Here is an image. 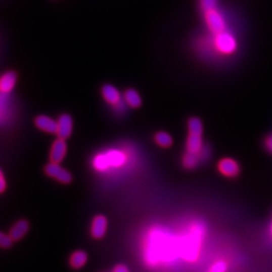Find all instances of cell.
Returning a JSON list of instances; mask_svg holds the SVG:
<instances>
[{
    "instance_id": "cell-1",
    "label": "cell",
    "mask_w": 272,
    "mask_h": 272,
    "mask_svg": "<svg viewBox=\"0 0 272 272\" xmlns=\"http://www.w3.org/2000/svg\"><path fill=\"white\" fill-rule=\"evenodd\" d=\"M214 46L218 52L229 55L234 53L237 49V42L231 33L224 30L215 34Z\"/></svg>"
},
{
    "instance_id": "cell-2",
    "label": "cell",
    "mask_w": 272,
    "mask_h": 272,
    "mask_svg": "<svg viewBox=\"0 0 272 272\" xmlns=\"http://www.w3.org/2000/svg\"><path fill=\"white\" fill-rule=\"evenodd\" d=\"M205 21L208 28L214 34H218L225 29V20L217 9L205 12Z\"/></svg>"
},
{
    "instance_id": "cell-3",
    "label": "cell",
    "mask_w": 272,
    "mask_h": 272,
    "mask_svg": "<svg viewBox=\"0 0 272 272\" xmlns=\"http://www.w3.org/2000/svg\"><path fill=\"white\" fill-rule=\"evenodd\" d=\"M44 172L47 175L57 179L59 182L64 183V184L72 182V174L67 170L60 166L59 164L50 163L45 166Z\"/></svg>"
},
{
    "instance_id": "cell-4",
    "label": "cell",
    "mask_w": 272,
    "mask_h": 272,
    "mask_svg": "<svg viewBox=\"0 0 272 272\" xmlns=\"http://www.w3.org/2000/svg\"><path fill=\"white\" fill-rule=\"evenodd\" d=\"M67 151V146L65 143V140L58 138V140L53 142L51 146V153H50V159L51 163L59 164L61 163Z\"/></svg>"
},
{
    "instance_id": "cell-5",
    "label": "cell",
    "mask_w": 272,
    "mask_h": 272,
    "mask_svg": "<svg viewBox=\"0 0 272 272\" xmlns=\"http://www.w3.org/2000/svg\"><path fill=\"white\" fill-rule=\"evenodd\" d=\"M72 132V119L69 114H62L58 120V138L66 140L68 139Z\"/></svg>"
},
{
    "instance_id": "cell-6",
    "label": "cell",
    "mask_w": 272,
    "mask_h": 272,
    "mask_svg": "<svg viewBox=\"0 0 272 272\" xmlns=\"http://www.w3.org/2000/svg\"><path fill=\"white\" fill-rule=\"evenodd\" d=\"M108 227V220L103 215H98L93 219L91 224V235L95 239H102L104 237Z\"/></svg>"
},
{
    "instance_id": "cell-7",
    "label": "cell",
    "mask_w": 272,
    "mask_h": 272,
    "mask_svg": "<svg viewBox=\"0 0 272 272\" xmlns=\"http://www.w3.org/2000/svg\"><path fill=\"white\" fill-rule=\"evenodd\" d=\"M34 124L41 131L50 134L58 133V121H54L46 115H40L35 118Z\"/></svg>"
},
{
    "instance_id": "cell-8",
    "label": "cell",
    "mask_w": 272,
    "mask_h": 272,
    "mask_svg": "<svg viewBox=\"0 0 272 272\" xmlns=\"http://www.w3.org/2000/svg\"><path fill=\"white\" fill-rule=\"evenodd\" d=\"M218 170L223 175L235 177L240 172V167L237 162L234 159H224L218 163Z\"/></svg>"
},
{
    "instance_id": "cell-9",
    "label": "cell",
    "mask_w": 272,
    "mask_h": 272,
    "mask_svg": "<svg viewBox=\"0 0 272 272\" xmlns=\"http://www.w3.org/2000/svg\"><path fill=\"white\" fill-rule=\"evenodd\" d=\"M28 229H29V224L27 220L25 219L19 220L13 225V227L11 228L9 235L14 241H20L21 239L24 237L25 235L28 231Z\"/></svg>"
},
{
    "instance_id": "cell-10",
    "label": "cell",
    "mask_w": 272,
    "mask_h": 272,
    "mask_svg": "<svg viewBox=\"0 0 272 272\" xmlns=\"http://www.w3.org/2000/svg\"><path fill=\"white\" fill-rule=\"evenodd\" d=\"M17 82V74L14 72H7L1 77L0 90L3 94L9 93L14 90Z\"/></svg>"
},
{
    "instance_id": "cell-11",
    "label": "cell",
    "mask_w": 272,
    "mask_h": 272,
    "mask_svg": "<svg viewBox=\"0 0 272 272\" xmlns=\"http://www.w3.org/2000/svg\"><path fill=\"white\" fill-rule=\"evenodd\" d=\"M102 94L104 99L110 104H116L119 102V91L110 84H106L102 87Z\"/></svg>"
},
{
    "instance_id": "cell-12",
    "label": "cell",
    "mask_w": 272,
    "mask_h": 272,
    "mask_svg": "<svg viewBox=\"0 0 272 272\" xmlns=\"http://www.w3.org/2000/svg\"><path fill=\"white\" fill-rule=\"evenodd\" d=\"M87 262V254L83 250H77L70 257V264L73 269H81Z\"/></svg>"
},
{
    "instance_id": "cell-13",
    "label": "cell",
    "mask_w": 272,
    "mask_h": 272,
    "mask_svg": "<svg viewBox=\"0 0 272 272\" xmlns=\"http://www.w3.org/2000/svg\"><path fill=\"white\" fill-rule=\"evenodd\" d=\"M186 147H187L188 152L193 153V154H198L204 147L202 136L194 135H189Z\"/></svg>"
},
{
    "instance_id": "cell-14",
    "label": "cell",
    "mask_w": 272,
    "mask_h": 272,
    "mask_svg": "<svg viewBox=\"0 0 272 272\" xmlns=\"http://www.w3.org/2000/svg\"><path fill=\"white\" fill-rule=\"evenodd\" d=\"M124 98L129 106L132 108H139L142 104V100H141L140 94L133 89L126 90L124 93Z\"/></svg>"
},
{
    "instance_id": "cell-15",
    "label": "cell",
    "mask_w": 272,
    "mask_h": 272,
    "mask_svg": "<svg viewBox=\"0 0 272 272\" xmlns=\"http://www.w3.org/2000/svg\"><path fill=\"white\" fill-rule=\"evenodd\" d=\"M154 140L156 141L157 144L163 148H168L173 144V138L166 132H158L155 135Z\"/></svg>"
},
{
    "instance_id": "cell-16",
    "label": "cell",
    "mask_w": 272,
    "mask_h": 272,
    "mask_svg": "<svg viewBox=\"0 0 272 272\" xmlns=\"http://www.w3.org/2000/svg\"><path fill=\"white\" fill-rule=\"evenodd\" d=\"M188 128L190 135H203V124L198 118H191L188 122Z\"/></svg>"
},
{
    "instance_id": "cell-17",
    "label": "cell",
    "mask_w": 272,
    "mask_h": 272,
    "mask_svg": "<svg viewBox=\"0 0 272 272\" xmlns=\"http://www.w3.org/2000/svg\"><path fill=\"white\" fill-rule=\"evenodd\" d=\"M198 160H199L198 154H193V153L188 152L184 155L183 162H184V166L187 169H193L198 166Z\"/></svg>"
},
{
    "instance_id": "cell-18",
    "label": "cell",
    "mask_w": 272,
    "mask_h": 272,
    "mask_svg": "<svg viewBox=\"0 0 272 272\" xmlns=\"http://www.w3.org/2000/svg\"><path fill=\"white\" fill-rule=\"evenodd\" d=\"M228 269L226 262H224V260H218L210 267L209 272H226Z\"/></svg>"
},
{
    "instance_id": "cell-19",
    "label": "cell",
    "mask_w": 272,
    "mask_h": 272,
    "mask_svg": "<svg viewBox=\"0 0 272 272\" xmlns=\"http://www.w3.org/2000/svg\"><path fill=\"white\" fill-rule=\"evenodd\" d=\"M14 242V240L12 239L10 235H7L6 234L2 232L0 235V245L3 248H9L12 247Z\"/></svg>"
},
{
    "instance_id": "cell-20",
    "label": "cell",
    "mask_w": 272,
    "mask_h": 272,
    "mask_svg": "<svg viewBox=\"0 0 272 272\" xmlns=\"http://www.w3.org/2000/svg\"><path fill=\"white\" fill-rule=\"evenodd\" d=\"M218 0H201V6L205 12L213 10L217 7Z\"/></svg>"
},
{
    "instance_id": "cell-21",
    "label": "cell",
    "mask_w": 272,
    "mask_h": 272,
    "mask_svg": "<svg viewBox=\"0 0 272 272\" xmlns=\"http://www.w3.org/2000/svg\"><path fill=\"white\" fill-rule=\"evenodd\" d=\"M113 272H129V270L127 266L123 265V264H118L114 268Z\"/></svg>"
},
{
    "instance_id": "cell-22",
    "label": "cell",
    "mask_w": 272,
    "mask_h": 272,
    "mask_svg": "<svg viewBox=\"0 0 272 272\" xmlns=\"http://www.w3.org/2000/svg\"><path fill=\"white\" fill-rule=\"evenodd\" d=\"M1 184H0V191L1 193H3L5 189H6V180H5V176H4V173L2 171H1Z\"/></svg>"
},
{
    "instance_id": "cell-23",
    "label": "cell",
    "mask_w": 272,
    "mask_h": 272,
    "mask_svg": "<svg viewBox=\"0 0 272 272\" xmlns=\"http://www.w3.org/2000/svg\"><path fill=\"white\" fill-rule=\"evenodd\" d=\"M265 146L267 149L272 153V135L267 137V139H266Z\"/></svg>"
},
{
    "instance_id": "cell-24",
    "label": "cell",
    "mask_w": 272,
    "mask_h": 272,
    "mask_svg": "<svg viewBox=\"0 0 272 272\" xmlns=\"http://www.w3.org/2000/svg\"><path fill=\"white\" fill-rule=\"evenodd\" d=\"M270 231H271V235H272V224H271V226H270Z\"/></svg>"
}]
</instances>
